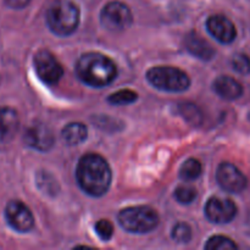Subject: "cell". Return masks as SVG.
Listing matches in <instances>:
<instances>
[{"label": "cell", "mask_w": 250, "mask_h": 250, "mask_svg": "<svg viewBox=\"0 0 250 250\" xmlns=\"http://www.w3.org/2000/svg\"><path fill=\"white\" fill-rule=\"evenodd\" d=\"M5 216L10 226L17 232H28L34 226V217L23 203L12 200L7 204Z\"/></svg>", "instance_id": "ba28073f"}, {"label": "cell", "mask_w": 250, "mask_h": 250, "mask_svg": "<svg viewBox=\"0 0 250 250\" xmlns=\"http://www.w3.org/2000/svg\"><path fill=\"white\" fill-rule=\"evenodd\" d=\"M19 115L11 107L0 109V143L11 141L19 129Z\"/></svg>", "instance_id": "4fadbf2b"}, {"label": "cell", "mask_w": 250, "mask_h": 250, "mask_svg": "<svg viewBox=\"0 0 250 250\" xmlns=\"http://www.w3.org/2000/svg\"><path fill=\"white\" fill-rule=\"evenodd\" d=\"M34 66L39 78L46 84H56L63 75V68L49 50H39L34 55Z\"/></svg>", "instance_id": "52a82bcc"}, {"label": "cell", "mask_w": 250, "mask_h": 250, "mask_svg": "<svg viewBox=\"0 0 250 250\" xmlns=\"http://www.w3.org/2000/svg\"><path fill=\"white\" fill-rule=\"evenodd\" d=\"M205 214L214 224H229L236 217L237 207L231 199L214 197L208 200Z\"/></svg>", "instance_id": "9c48e42d"}, {"label": "cell", "mask_w": 250, "mask_h": 250, "mask_svg": "<svg viewBox=\"0 0 250 250\" xmlns=\"http://www.w3.org/2000/svg\"><path fill=\"white\" fill-rule=\"evenodd\" d=\"M175 197L182 204H190L197 198V190L190 186H180L176 188Z\"/></svg>", "instance_id": "44dd1931"}, {"label": "cell", "mask_w": 250, "mask_h": 250, "mask_svg": "<svg viewBox=\"0 0 250 250\" xmlns=\"http://www.w3.org/2000/svg\"><path fill=\"white\" fill-rule=\"evenodd\" d=\"M119 222L128 232L148 233L159 225V215L149 207H131L121 210Z\"/></svg>", "instance_id": "277c9868"}, {"label": "cell", "mask_w": 250, "mask_h": 250, "mask_svg": "<svg viewBox=\"0 0 250 250\" xmlns=\"http://www.w3.org/2000/svg\"><path fill=\"white\" fill-rule=\"evenodd\" d=\"M214 89L221 98L227 100H234L243 93L241 83L229 76H220L214 83Z\"/></svg>", "instance_id": "5bb4252c"}, {"label": "cell", "mask_w": 250, "mask_h": 250, "mask_svg": "<svg viewBox=\"0 0 250 250\" xmlns=\"http://www.w3.org/2000/svg\"><path fill=\"white\" fill-rule=\"evenodd\" d=\"M186 46H187L190 54H193L197 58L203 59V60H209V59L214 56L215 53L211 45L204 38L199 37L194 32L187 36V38H186Z\"/></svg>", "instance_id": "9a60e30c"}, {"label": "cell", "mask_w": 250, "mask_h": 250, "mask_svg": "<svg viewBox=\"0 0 250 250\" xmlns=\"http://www.w3.org/2000/svg\"><path fill=\"white\" fill-rule=\"evenodd\" d=\"M138 98L136 92L129 89H122L119 90V92H115L107 98V102L111 103L114 105H126L131 104V103H134Z\"/></svg>", "instance_id": "d6986e66"}, {"label": "cell", "mask_w": 250, "mask_h": 250, "mask_svg": "<svg viewBox=\"0 0 250 250\" xmlns=\"http://www.w3.org/2000/svg\"><path fill=\"white\" fill-rule=\"evenodd\" d=\"M202 164L197 159H188L181 167L180 176L185 181H194L202 175Z\"/></svg>", "instance_id": "e0dca14e"}, {"label": "cell", "mask_w": 250, "mask_h": 250, "mask_svg": "<svg viewBox=\"0 0 250 250\" xmlns=\"http://www.w3.org/2000/svg\"><path fill=\"white\" fill-rule=\"evenodd\" d=\"M78 77L92 87H104L116 78L117 68L114 61L99 53L83 54L76 63Z\"/></svg>", "instance_id": "7a4b0ae2"}, {"label": "cell", "mask_w": 250, "mask_h": 250, "mask_svg": "<svg viewBox=\"0 0 250 250\" xmlns=\"http://www.w3.org/2000/svg\"><path fill=\"white\" fill-rule=\"evenodd\" d=\"M76 177L85 193L93 197H100L109 189L112 173L109 164L102 155L87 154L78 161Z\"/></svg>", "instance_id": "6da1fadb"}, {"label": "cell", "mask_w": 250, "mask_h": 250, "mask_svg": "<svg viewBox=\"0 0 250 250\" xmlns=\"http://www.w3.org/2000/svg\"><path fill=\"white\" fill-rule=\"evenodd\" d=\"M207 28L215 39L224 44L232 43L236 39L237 29L233 22L222 15L210 16L207 21Z\"/></svg>", "instance_id": "7c38bea8"}, {"label": "cell", "mask_w": 250, "mask_h": 250, "mask_svg": "<svg viewBox=\"0 0 250 250\" xmlns=\"http://www.w3.org/2000/svg\"><path fill=\"white\" fill-rule=\"evenodd\" d=\"M100 21L109 31L121 32L131 26L133 16L126 4L121 1H111L103 7Z\"/></svg>", "instance_id": "8992f818"}, {"label": "cell", "mask_w": 250, "mask_h": 250, "mask_svg": "<svg viewBox=\"0 0 250 250\" xmlns=\"http://www.w3.org/2000/svg\"><path fill=\"white\" fill-rule=\"evenodd\" d=\"M62 139L70 146L80 144L87 138V127L81 122H71L62 129Z\"/></svg>", "instance_id": "2e32d148"}, {"label": "cell", "mask_w": 250, "mask_h": 250, "mask_svg": "<svg viewBox=\"0 0 250 250\" xmlns=\"http://www.w3.org/2000/svg\"><path fill=\"white\" fill-rule=\"evenodd\" d=\"M181 112L192 124H198L200 121V119H202L200 112L198 111V109L194 105H181Z\"/></svg>", "instance_id": "cb8c5ba5"}, {"label": "cell", "mask_w": 250, "mask_h": 250, "mask_svg": "<svg viewBox=\"0 0 250 250\" xmlns=\"http://www.w3.org/2000/svg\"><path fill=\"white\" fill-rule=\"evenodd\" d=\"M146 78L155 88L166 92H183L190 85V80L186 72L172 66H158L146 73Z\"/></svg>", "instance_id": "5b68a950"}, {"label": "cell", "mask_w": 250, "mask_h": 250, "mask_svg": "<svg viewBox=\"0 0 250 250\" xmlns=\"http://www.w3.org/2000/svg\"><path fill=\"white\" fill-rule=\"evenodd\" d=\"M216 178L222 189L229 193H241L247 187V178L229 163H222L217 168Z\"/></svg>", "instance_id": "30bf717a"}, {"label": "cell", "mask_w": 250, "mask_h": 250, "mask_svg": "<svg viewBox=\"0 0 250 250\" xmlns=\"http://www.w3.org/2000/svg\"><path fill=\"white\" fill-rule=\"evenodd\" d=\"M46 23L58 36H70L80 23V9L70 0H55L46 10Z\"/></svg>", "instance_id": "3957f363"}, {"label": "cell", "mask_w": 250, "mask_h": 250, "mask_svg": "<svg viewBox=\"0 0 250 250\" xmlns=\"http://www.w3.org/2000/svg\"><path fill=\"white\" fill-rule=\"evenodd\" d=\"M205 249L208 250H232L237 249V244L232 239L225 236H214L207 242Z\"/></svg>", "instance_id": "ac0fdd59"}, {"label": "cell", "mask_w": 250, "mask_h": 250, "mask_svg": "<svg viewBox=\"0 0 250 250\" xmlns=\"http://www.w3.org/2000/svg\"><path fill=\"white\" fill-rule=\"evenodd\" d=\"M172 238L178 243H188L192 238V229L185 222H178L172 229Z\"/></svg>", "instance_id": "ffe728a7"}, {"label": "cell", "mask_w": 250, "mask_h": 250, "mask_svg": "<svg viewBox=\"0 0 250 250\" xmlns=\"http://www.w3.org/2000/svg\"><path fill=\"white\" fill-rule=\"evenodd\" d=\"M5 4L10 7H14V9H22V7L26 6L31 0H4Z\"/></svg>", "instance_id": "d4e9b609"}, {"label": "cell", "mask_w": 250, "mask_h": 250, "mask_svg": "<svg viewBox=\"0 0 250 250\" xmlns=\"http://www.w3.org/2000/svg\"><path fill=\"white\" fill-rule=\"evenodd\" d=\"M95 231L103 241H109L114 234V226L109 220H99L95 225Z\"/></svg>", "instance_id": "603a6c76"}, {"label": "cell", "mask_w": 250, "mask_h": 250, "mask_svg": "<svg viewBox=\"0 0 250 250\" xmlns=\"http://www.w3.org/2000/svg\"><path fill=\"white\" fill-rule=\"evenodd\" d=\"M24 142L31 148L46 151L54 146V134L44 124H33L24 132Z\"/></svg>", "instance_id": "8fae6325"}, {"label": "cell", "mask_w": 250, "mask_h": 250, "mask_svg": "<svg viewBox=\"0 0 250 250\" xmlns=\"http://www.w3.org/2000/svg\"><path fill=\"white\" fill-rule=\"evenodd\" d=\"M232 66L237 72L242 75H248L250 72V59L246 54H237L232 59Z\"/></svg>", "instance_id": "7402d4cb"}]
</instances>
